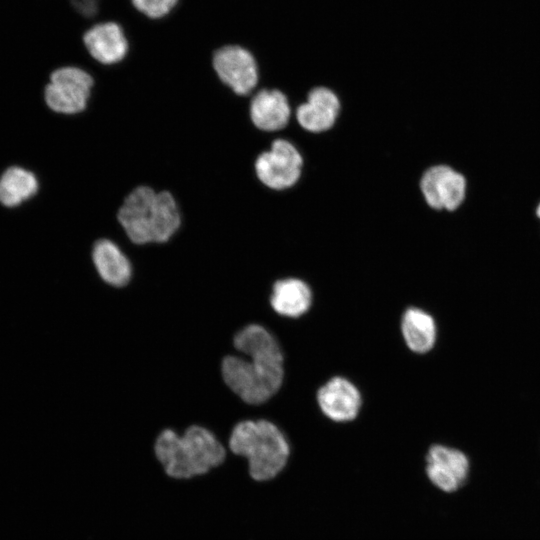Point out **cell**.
I'll use <instances>...</instances> for the list:
<instances>
[{
    "label": "cell",
    "mask_w": 540,
    "mask_h": 540,
    "mask_svg": "<svg viewBox=\"0 0 540 540\" xmlns=\"http://www.w3.org/2000/svg\"><path fill=\"white\" fill-rule=\"evenodd\" d=\"M311 302V290L300 279L286 278L273 284L270 304L282 316L299 317L308 311Z\"/></svg>",
    "instance_id": "9a60e30c"
},
{
    "label": "cell",
    "mask_w": 540,
    "mask_h": 540,
    "mask_svg": "<svg viewBox=\"0 0 540 540\" xmlns=\"http://www.w3.org/2000/svg\"><path fill=\"white\" fill-rule=\"evenodd\" d=\"M95 79L81 66L66 65L53 70L44 89L48 108L64 116H77L86 111Z\"/></svg>",
    "instance_id": "5b68a950"
},
{
    "label": "cell",
    "mask_w": 540,
    "mask_h": 540,
    "mask_svg": "<svg viewBox=\"0 0 540 540\" xmlns=\"http://www.w3.org/2000/svg\"><path fill=\"white\" fill-rule=\"evenodd\" d=\"M251 124L259 132L274 133L287 126L291 107L286 95L276 88H262L254 92L248 101Z\"/></svg>",
    "instance_id": "8fae6325"
},
{
    "label": "cell",
    "mask_w": 540,
    "mask_h": 540,
    "mask_svg": "<svg viewBox=\"0 0 540 540\" xmlns=\"http://www.w3.org/2000/svg\"><path fill=\"white\" fill-rule=\"evenodd\" d=\"M229 449L247 460V472L256 483H267L283 473L291 459L284 433L268 420H244L235 425Z\"/></svg>",
    "instance_id": "277c9868"
},
{
    "label": "cell",
    "mask_w": 540,
    "mask_h": 540,
    "mask_svg": "<svg viewBox=\"0 0 540 540\" xmlns=\"http://www.w3.org/2000/svg\"><path fill=\"white\" fill-rule=\"evenodd\" d=\"M420 189L431 208L452 211L460 206L465 197L466 181L451 167L436 165L424 172Z\"/></svg>",
    "instance_id": "9c48e42d"
},
{
    "label": "cell",
    "mask_w": 540,
    "mask_h": 540,
    "mask_svg": "<svg viewBox=\"0 0 540 540\" xmlns=\"http://www.w3.org/2000/svg\"><path fill=\"white\" fill-rule=\"evenodd\" d=\"M36 176L23 168L10 167L0 178V203L14 207L34 196L38 191Z\"/></svg>",
    "instance_id": "e0dca14e"
},
{
    "label": "cell",
    "mask_w": 540,
    "mask_h": 540,
    "mask_svg": "<svg viewBox=\"0 0 540 540\" xmlns=\"http://www.w3.org/2000/svg\"><path fill=\"white\" fill-rule=\"evenodd\" d=\"M154 451L165 473L178 480L204 475L226 458V449L216 436L198 425L190 426L182 435L163 430L156 438Z\"/></svg>",
    "instance_id": "3957f363"
},
{
    "label": "cell",
    "mask_w": 540,
    "mask_h": 540,
    "mask_svg": "<svg viewBox=\"0 0 540 540\" xmlns=\"http://www.w3.org/2000/svg\"><path fill=\"white\" fill-rule=\"evenodd\" d=\"M233 343L249 360L226 356L221 365L224 382L248 404L267 401L284 378L283 353L277 340L263 326L250 324L236 333Z\"/></svg>",
    "instance_id": "6da1fadb"
},
{
    "label": "cell",
    "mask_w": 540,
    "mask_h": 540,
    "mask_svg": "<svg viewBox=\"0 0 540 540\" xmlns=\"http://www.w3.org/2000/svg\"><path fill=\"white\" fill-rule=\"evenodd\" d=\"M303 158L288 140L274 139L269 149L260 152L254 160L253 170L258 182L273 191L294 186L302 173Z\"/></svg>",
    "instance_id": "8992f818"
},
{
    "label": "cell",
    "mask_w": 540,
    "mask_h": 540,
    "mask_svg": "<svg viewBox=\"0 0 540 540\" xmlns=\"http://www.w3.org/2000/svg\"><path fill=\"white\" fill-rule=\"evenodd\" d=\"M92 264L101 279L114 287H123L132 277L130 258L115 240L102 237L94 241L90 252Z\"/></svg>",
    "instance_id": "5bb4252c"
},
{
    "label": "cell",
    "mask_w": 540,
    "mask_h": 540,
    "mask_svg": "<svg viewBox=\"0 0 540 540\" xmlns=\"http://www.w3.org/2000/svg\"><path fill=\"white\" fill-rule=\"evenodd\" d=\"M211 66L218 81L239 97L249 98L259 84L257 62L242 46L230 44L215 49Z\"/></svg>",
    "instance_id": "52a82bcc"
},
{
    "label": "cell",
    "mask_w": 540,
    "mask_h": 540,
    "mask_svg": "<svg viewBox=\"0 0 540 540\" xmlns=\"http://www.w3.org/2000/svg\"><path fill=\"white\" fill-rule=\"evenodd\" d=\"M536 212H537V215H538V217L540 218V205L538 206V208H537V211H536Z\"/></svg>",
    "instance_id": "ffe728a7"
},
{
    "label": "cell",
    "mask_w": 540,
    "mask_h": 540,
    "mask_svg": "<svg viewBox=\"0 0 540 540\" xmlns=\"http://www.w3.org/2000/svg\"><path fill=\"white\" fill-rule=\"evenodd\" d=\"M101 0H70L72 7L81 16L92 18L99 12Z\"/></svg>",
    "instance_id": "d6986e66"
},
{
    "label": "cell",
    "mask_w": 540,
    "mask_h": 540,
    "mask_svg": "<svg viewBox=\"0 0 540 540\" xmlns=\"http://www.w3.org/2000/svg\"><path fill=\"white\" fill-rule=\"evenodd\" d=\"M401 332L407 347L415 353L430 351L436 341V323L433 317L419 308H408L401 320Z\"/></svg>",
    "instance_id": "2e32d148"
},
{
    "label": "cell",
    "mask_w": 540,
    "mask_h": 540,
    "mask_svg": "<svg viewBox=\"0 0 540 540\" xmlns=\"http://www.w3.org/2000/svg\"><path fill=\"white\" fill-rule=\"evenodd\" d=\"M85 50L99 66L114 67L129 55V42L116 22H102L89 28L82 37Z\"/></svg>",
    "instance_id": "30bf717a"
},
{
    "label": "cell",
    "mask_w": 540,
    "mask_h": 540,
    "mask_svg": "<svg viewBox=\"0 0 540 540\" xmlns=\"http://www.w3.org/2000/svg\"><path fill=\"white\" fill-rule=\"evenodd\" d=\"M133 6L145 16L160 19L168 15L179 0H131Z\"/></svg>",
    "instance_id": "ac0fdd59"
},
{
    "label": "cell",
    "mask_w": 540,
    "mask_h": 540,
    "mask_svg": "<svg viewBox=\"0 0 540 540\" xmlns=\"http://www.w3.org/2000/svg\"><path fill=\"white\" fill-rule=\"evenodd\" d=\"M117 220L134 246L168 243L182 225L180 206L167 190L140 185L123 200Z\"/></svg>",
    "instance_id": "7a4b0ae2"
},
{
    "label": "cell",
    "mask_w": 540,
    "mask_h": 540,
    "mask_svg": "<svg viewBox=\"0 0 540 540\" xmlns=\"http://www.w3.org/2000/svg\"><path fill=\"white\" fill-rule=\"evenodd\" d=\"M424 463L427 480L442 492H455L467 480L469 460L458 449L442 444L431 445L424 457Z\"/></svg>",
    "instance_id": "ba28073f"
},
{
    "label": "cell",
    "mask_w": 540,
    "mask_h": 540,
    "mask_svg": "<svg viewBox=\"0 0 540 540\" xmlns=\"http://www.w3.org/2000/svg\"><path fill=\"white\" fill-rule=\"evenodd\" d=\"M320 409L335 422L354 420L361 407V394L356 386L343 377H333L317 392Z\"/></svg>",
    "instance_id": "4fadbf2b"
},
{
    "label": "cell",
    "mask_w": 540,
    "mask_h": 540,
    "mask_svg": "<svg viewBox=\"0 0 540 540\" xmlns=\"http://www.w3.org/2000/svg\"><path fill=\"white\" fill-rule=\"evenodd\" d=\"M340 99L331 89L319 86L307 94V101L296 109L298 124L311 133H322L330 130L339 114Z\"/></svg>",
    "instance_id": "7c38bea8"
}]
</instances>
